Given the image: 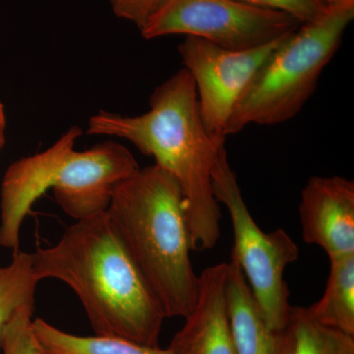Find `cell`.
Here are the masks:
<instances>
[{
    "instance_id": "11",
    "label": "cell",
    "mask_w": 354,
    "mask_h": 354,
    "mask_svg": "<svg viewBox=\"0 0 354 354\" xmlns=\"http://www.w3.org/2000/svg\"><path fill=\"white\" fill-rule=\"evenodd\" d=\"M227 266L225 295L235 353L283 354V330L270 327L239 264L230 258Z\"/></svg>"
},
{
    "instance_id": "12",
    "label": "cell",
    "mask_w": 354,
    "mask_h": 354,
    "mask_svg": "<svg viewBox=\"0 0 354 354\" xmlns=\"http://www.w3.org/2000/svg\"><path fill=\"white\" fill-rule=\"evenodd\" d=\"M330 262L325 292L308 309L322 325L354 335V254Z\"/></svg>"
},
{
    "instance_id": "17",
    "label": "cell",
    "mask_w": 354,
    "mask_h": 354,
    "mask_svg": "<svg viewBox=\"0 0 354 354\" xmlns=\"http://www.w3.org/2000/svg\"><path fill=\"white\" fill-rule=\"evenodd\" d=\"M250 6L288 14L300 24L311 22L327 12L329 6L323 0H239Z\"/></svg>"
},
{
    "instance_id": "2",
    "label": "cell",
    "mask_w": 354,
    "mask_h": 354,
    "mask_svg": "<svg viewBox=\"0 0 354 354\" xmlns=\"http://www.w3.org/2000/svg\"><path fill=\"white\" fill-rule=\"evenodd\" d=\"M32 271L72 288L97 335L158 348L165 317L106 214L76 221L55 245L38 248Z\"/></svg>"
},
{
    "instance_id": "14",
    "label": "cell",
    "mask_w": 354,
    "mask_h": 354,
    "mask_svg": "<svg viewBox=\"0 0 354 354\" xmlns=\"http://www.w3.org/2000/svg\"><path fill=\"white\" fill-rule=\"evenodd\" d=\"M32 329L43 348L51 354H176L169 348H152L120 337L69 334L41 318L32 321Z\"/></svg>"
},
{
    "instance_id": "9",
    "label": "cell",
    "mask_w": 354,
    "mask_h": 354,
    "mask_svg": "<svg viewBox=\"0 0 354 354\" xmlns=\"http://www.w3.org/2000/svg\"><path fill=\"white\" fill-rule=\"evenodd\" d=\"M302 239L321 247L330 260L354 254V183L344 177L314 176L301 192Z\"/></svg>"
},
{
    "instance_id": "1",
    "label": "cell",
    "mask_w": 354,
    "mask_h": 354,
    "mask_svg": "<svg viewBox=\"0 0 354 354\" xmlns=\"http://www.w3.org/2000/svg\"><path fill=\"white\" fill-rule=\"evenodd\" d=\"M87 133L127 140L155 158V165L174 176L183 192L192 250L216 246L221 214L212 174L225 141L214 138L205 128L187 70H179L156 88L147 113L124 116L100 111L88 120Z\"/></svg>"
},
{
    "instance_id": "15",
    "label": "cell",
    "mask_w": 354,
    "mask_h": 354,
    "mask_svg": "<svg viewBox=\"0 0 354 354\" xmlns=\"http://www.w3.org/2000/svg\"><path fill=\"white\" fill-rule=\"evenodd\" d=\"M38 283L32 274L31 253L15 251L10 264L0 267V337L18 309L35 305Z\"/></svg>"
},
{
    "instance_id": "10",
    "label": "cell",
    "mask_w": 354,
    "mask_h": 354,
    "mask_svg": "<svg viewBox=\"0 0 354 354\" xmlns=\"http://www.w3.org/2000/svg\"><path fill=\"white\" fill-rule=\"evenodd\" d=\"M227 263H221L199 276L194 308L169 346L176 354H236L227 315Z\"/></svg>"
},
{
    "instance_id": "19",
    "label": "cell",
    "mask_w": 354,
    "mask_h": 354,
    "mask_svg": "<svg viewBox=\"0 0 354 354\" xmlns=\"http://www.w3.org/2000/svg\"><path fill=\"white\" fill-rule=\"evenodd\" d=\"M6 109L0 102V152L6 143Z\"/></svg>"
},
{
    "instance_id": "5",
    "label": "cell",
    "mask_w": 354,
    "mask_h": 354,
    "mask_svg": "<svg viewBox=\"0 0 354 354\" xmlns=\"http://www.w3.org/2000/svg\"><path fill=\"white\" fill-rule=\"evenodd\" d=\"M354 18V0L330 6L274 48L237 104L225 136L248 125H277L292 120L313 95Z\"/></svg>"
},
{
    "instance_id": "20",
    "label": "cell",
    "mask_w": 354,
    "mask_h": 354,
    "mask_svg": "<svg viewBox=\"0 0 354 354\" xmlns=\"http://www.w3.org/2000/svg\"><path fill=\"white\" fill-rule=\"evenodd\" d=\"M327 6H335V4L342 3V2L348 1V0H323Z\"/></svg>"
},
{
    "instance_id": "18",
    "label": "cell",
    "mask_w": 354,
    "mask_h": 354,
    "mask_svg": "<svg viewBox=\"0 0 354 354\" xmlns=\"http://www.w3.org/2000/svg\"><path fill=\"white\" fill-rule=\"evenodd\" d=\"M165 0H111L114 14L134 23L139 30Z\"/></svg>"
},
{
    "instance_id": "4",
    "label": "cell",
    "mask_w": 354,
    "mask_h": 354,
    "mask_svg": "<svg viewBox=\"0 0 354 354\" xmlns=\"http://www.w3.org/2000/svg\"><path fill=\"white\" fill-rule=\"evenodd\" d=\"M83 131L70 127L44 152L21 158L7 169L0 191V246L19 250L20 230L32 207L53 189L65 214L85 220L109 208L114 187L138 171L127 147L118 142L75 150Z\"/></svg>"
},
{
    "instance_id": "7",
    "label": "cell",
    "mask_w": 354,
    "mask_h": 354,
    "mask_svg": "<svg viewBox=\"0 0 354 354\" xmlns=\"http://www.w3.org/2000/svg\"><path fill=\"white\" fill-rule=\"evenodd\" d=\"M300 25L288 14L239 0H165L140 31L146 39L185 35L243 50L278 41Z\"/></svg>"
},
{
    "instance_id": "3",
    "label": "cell",
    "mask_w": 354,
    "mask_h": 354,
    "mask_svg": "<svg viewBox=\"0 0 354 354\" xmlns=\"http://www.w3.org/2000/svg\"><path fill=\"white\" fill-rule=\"evenodd\" d=\"M106 214L165 318L188 316L199 276L176 178L156 165L139 167L114 187Z\"/></svg>"
},
{
    "instance_id": "8",
    "label": "cell",
    "mask_w": 354,
    "mask_h": 354,
    "mask_svg": "<svg viewBox=\"0 0 354 354\" xmlns=\"http://www.w3.org/2000/svg\"><path fill=\"white\" fill-rule=\"evenodd\" d=\"M288 36L243 50H227L194 37H186L179 44L184 69L196 88L200 115L212 137L225 141V129L242 95L260 67Z\"/></svg>"
},
{
    "instance_id": "21",
    "label": "cell",
    "mask_w": 354,
    "mask_h": 354,
    "mask_svg": "<svg viewBox=\"0 0 354 354\" xmlns=\"http://www.w3.org/2000/svg\"><path fill=\"white\" fill-rule=\"evenodd\" d=\"M44 351H46V349H44ZM46 354H51V353H48V351H46Z\"/></svg>"
},
{
    "instance_id": "13",
    "label": "cell",
    "mask_w": 354,
    "mask_h": 354,
    "mask_svg": "<svg viewBox=\"0 0 354 354\" xmlns=\"http://www.w3.org/2000/svg\"><path fill=\"white\" fill-rule=\"evenodd\" d=\"M283 354H354V335L322 325L308 308L291 306Z\"/></svg>"
},
{
    "instance_id": "6",
    "label": "cell",
    "mask_w": 354,
    "mask_h": 354,
    "mask_svg": "<svg viewBox=\"0 0 354 354\" xmlns=\"http://www.w3.org/2000/svg\"><path fill=\"white\" fill-rule=\"evenodd\" d=\"M212 179L216 201L225 204L232 221L234 244L230 258L241 267L270 327L283 330L292 306L283 276L288 266L297 260L299 249L283 228L267 234L258 227L242 196L225 146L218 152Z\"/></svg>"
},
{
    "instance_id": "16",
    "label": "cell",
    "mask_w": 354,
    "mask_h": 354,
    "mask_svg": "<svg viewBox=\"0 0 354 354\" xmlns=\"http://www.w3.org/2000/svg\"><path fill=\"white\" fill-rule=\"evenodd\" d=\"M35 305L18 309L4 326L0 337L3 354H46L32 329Z\"/></svg>"
}]
</instances>
